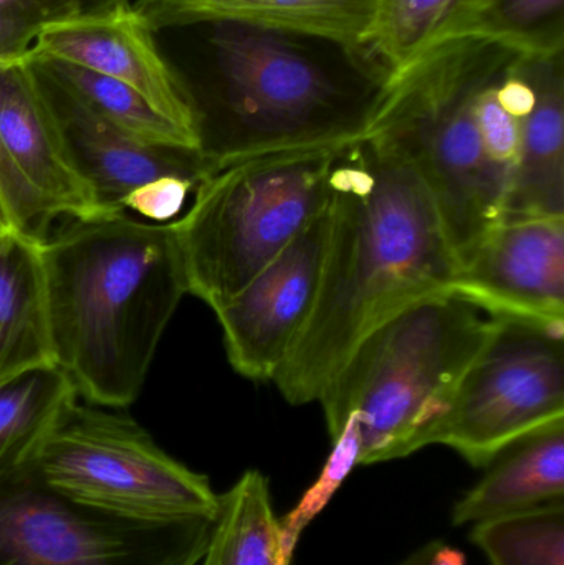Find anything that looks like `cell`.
Here are the masks:
<instances>
[{
  "label": "cell",
  "mask_w": 564,
  "mask_h": 565,
  "mask_svg": "<svg viewBox=\"0 0 564 565\" xmlns=\"http://www.w3.org/2000/svg\"><path fill=\"white\" fill-rule=\"evenodd\" d=\"M500 322L454 291L427 296L387 318L354 348L318 401L331 440L353 422L358 465L427 447Z\"/></svg>",
  "instance_id": "cell-4"
},
{
  "label": "cell",
  "mask_w": 564,
  "mask_h": 565,
  "mask_svg": "<svg viewBox=\"0 0 564 565\" xmlns=\"http://www.w3.org/2000/svg\"><path fill=\"white\" fill-rule=\"evenodd\" d=\"M33 66L45 82L72 93L136 141L199 151L194 136L159 115L138 92L125 83L58 60H49Z\"/></svg>",
  "instance_id": "cell-21"
},
{
  "label": "cell",
  "mask_w": 564,
  "mask_h": 565,
  "mask_svg": "<svg viewBox=\"0 0 564 565\" xmlns=\"http://www.w3.org/2000/svg\"><path fill=\"white\" fill-rule=\"evenodd\" d=\"M221 95L198 113L199 152L215 171L288 149L340 148L366 135L381 83L328 72L310 36L212 23Z\"/></svg>",
  "instance_id": "cell-5"
},
{
  "label": "cell",
  "mask_w": 564,
  "mask_h": 565,
  "mask_svg": "<svg viewBox=\"0 0 564 565\" xmlns=\"http://www.w3.org/2000/svg\"><path fill=\"white\" fill-rule=\"evenodd\" d=\"M0 139L60 217L113 215L73 166L49 89L29 63L0 62Z\"/></svg>",
  "instance_id": "cell-14"
},
{
  "label": "cell",
  "mask_w": 564,
  "mask_h": 565,
  "mask_svg": "<svg viewBox=\"0 0 564 565\" xmlns=\"http://www.w3.org/2000/svg\"><path fill=\"white\" fill-rule=\"evenodd\" d=\"M53 490L142 520L215 516L219 494L132 418L70 402L32 460Z\"/></svg>",
  "instance_id": "cell-7"
},
{
  "label": "cell",
  "mask_w": 564,
  "mask_h": 565,
  "mask_svg": "<svg viewBox=\"0 0 564 565\" xmlns=\"http://www.w3.org/2000/svg\"><path fill=\"white\" fill-rule=\"evenodd\" d=\"M198 189L195 182L182 178H161L129 192L123 201V211L135 212L155 224H168L178 217L185 199Z\"/></svg>",
  "instance_id": "cell-28"
},
{
  "label": "cell",
  "mask_w": 564,
  "mask_h": 565,
  "mask_svg": "<svg viewBox=\"0 0 564 565\" xmlns=\"http://www.w3.org/2000/svg\"><path fill=\"white\" fill-rule=\"evenodd\" d=\"M42 242L53 358L89 405L129 407L189 292L174 224L63 217Z\"/></svg>",
  "instance_id": "cell-2"
},
{
  "label": "cell",
  "mask_w": 564,
  "mask_h": 565,
  "mask_svg": "<svg viewBox=\"0 0 564 565\" xmlns=\"http://www.w3.org/2000/svg\"><path fill=\"white\" fill-rule=\"evenodd\" d=\"M337 149L254 156L202 181L191 209L172 222L189 292L217 311L270 265L327 207Z\"/></svg>",
  "instance_id": "cell-6"
},
{
  "label": "cell",
  "mask_w": 564,
  "mask_h": 565,
  "mask_svg": "<svg viewBox=\"0 0 564 565\" xmlns=\"http://www.w3.org/2000/svg\"><path fill=\"white\" fill-rule=\"evenodd\" d=\"M473 0H376L363 58L384 79L419 55L469 10Z\"/></svg>",
  "instance_id": "cell-22"
},
{
  "label": "cell",
  "mask_w": 564,
  "mask_h": 565,
  "mask_svg": "<svg viewBox=\"0 0 564 565\" xmlns=\"http://www.w3.org/2000/svg\"><path fill=\"white\" fill-rule=\"evenodd\" d=\"M564 422V329L502 319L427 445L490 467L517 441Z\"/></svg>",
  "instance_id": "cell-9"
},
{
  "label": "cell",
  "mask_w": 564,
  "mask_h": 565,
  "mask_svg": "<svg viewBox=\"0 0 564 565\" xmlns=\"http://www.w3.org/2000/svg\"><path fill=\"white\" fill-rule=\"evenodd\" d=\"M43 83L73 166L109 214L125 212L126 195L155 179L182 178L199 185L215 172L201 152L136 141L72 93Z\"/></svg>",
  "instance_id": "cell-13"
},
{
  "label": "cell",
  "mask_w": 564,
  "mask_h": 565,
  "mask_svg": "<svg viewBox=\"0 0 564 565\" xmlns=\"http://www.w3.org/2000/svg\"><path fill=\"white\" fill-rule=\"evenodd\" d=\"M214 518L89 507L50 488L29 461L0 477V565H199Z\"/></svg>",
  "instance_id": "cell-8"
},
{
  "label": "cell",
  "mask_w": 564,
  "mask_h": 565,
  "mask_svg": "<svg viewBox=\"0 0 564 565\" xmlns=\"http://www.w3.org/2000/svg\"><path fill=\"white\" fill-rule=\"evenodd\" d=\"M75 387L56 365L0 382V477L33 460Z\"/></svg>",
  "instance_id": "cell-20"
},
{
  "label": "cell",
  "mask_w": 564,
  "mask_h": 565,
  "mask_svg": "<svg viewBox=\"0 0 564 565\" xmlns=\"http://www.w3.org/2000/svg\"><path fill=\"white\" fill-rule=\"evenodd\" d=\"M49 60L125 83L159 115L194 136L199 146L191 92L159 52L151 26L128 0L46 20L33 32L25 53L13 62L36 65Z\"/></svg>",
  "instance_id": "cell-10"
},
{
  "label": "cell",
  "mask_w": 564,
  "mask_h": 565,
  "mask_svg": "<svg viewBox=\"0 0 564 565\" xmlns=\"http://www.w3.org/2000/svg\"><path fill=\"white\" fill-rule=\"evenodd\" d=\"M0 209L10 227L35 241H46L60 215L26 181L0 139Z\"/></svg>",
  "instance_id": "cell-26"
},
{
  "label": "cell",
  "mask_w": 564,
  "mask_h": 565,
  "mask_svg": "<svg viewBox=\"0 0 564 565\" xmlns=\"http://www.w3.org/2000/svg\"><path fill=\"white\" fill-rule=\"evenodd\" d=\"M450 291L496 318L564 329V217L500 222Z\"/></svg>",
  "instance_id": "cell-12"
},
{
  "label": "cell",
  "mask_w": 564,
  "mask_h": 565,
  "mask_svg": "<svg viewBox=\"0 0 564 565\" xmlns=\"http://www.w3.org/2000/svg\"><path fill=\"white\" fill-rule=\"evenodd\" d=\"M330 235L323 209L290 245L215 312L232 367L274 381L313 309Z\"/></svg>",
  "instance_id": "cell-11"
},
{
  "label": "cell",
  "mask_w": 564,
  "mask_h": 565,
  "mask_svg": "<svg viewBox=\"0 0 564 565\" xmlns=\"http://www.w3.org/2000/svg\"><path fill=\"white\" fill-rule=\"evenodd\" d=\"M486 3H489V0H473V2L470 3L469 10L470 12H477V10L482 9Z\"/></svg>",
  "instance_id": "cell-30"
},
{
  "label": "cell",
  "mask_w": 564,
  "mask_h": 565,
  "mask_svg": "<svg viewBox=\"0 0 564 565\" xmlns=\"http://www.w3.org/2000/svg\"><path fill=\"white\" fill-rule=\"evenodd\" d=\"M563 3L564 0H489L470 20L536 52H556L563 50V33L552 32L550 26H562Z\"/></svg>",
  "instance_id": "cell-24"
},
{
  "label": "cell",
  "mask_w": 564,
  "mask_h": 565,
  "mask_svg": "<svg viewBox=\"0 0 564 565\" xmlns=\"http://www.w3.org/2000/svg\"><path fill=\"white\" fill-rule=\"evenodd\" d=\"M470 540L490 565H564V501L473 524Z\"/></svg>",
  "instance_id": "cell-23"
},
{
  "label": "cell",
  "mask_w": 564,
  "mask_h": 565,
  "mask_svg": "<svg viewBox=\"0 0 564 565\" xmlns=\"http://www.w3.org/2000/svg\"><path fill=\"white\" fill-rule=\"evenodd\" d=\"M199 565H291L281 553L280 527L264 473L245 471L219 497L211 540Z\"/></svg>",
  "instance_id": "cell-19"
},
{
  "label": "cell",
  "mask_w": 564,
  "mask_h": 565,
  "mask_svg": "<svg viewBox=\"0 0 564 565\" xmlns=\"http://www.w3.org/2000/svg\"><path fill=\"white\" fill-rule=\"evenodd\" d=\"M489 473L456 504L453 523H483L564 501V422L503 451Z\"/></svg>",
  "instance_id": "cell-18"
},
{
  "label": "cell",
  "mask_w": 564,
  "mask_h": 565,
  "mask_svg": "<svg viewBox=\"0 0 564 565\" xmlns=\"http://www.w3.org/2000/svg\"><path fill=\"white\" fill-rule=\"evenodd\" d=\"M55 365L42 242L0 231V382Z\"/></svg>",
  "instance_id": "cell-17"
},
{
  "label": "cell",
  "mask_w": 564,
  "mask_h": 565,
  "mask_svg": "<svg viewBox=\"0 0 564 565\" xmlns=\"http://www.w3.org/2000/svg\"><path fill=\"white\" fill-rule=\"evenodd\" d=\"M328 191L330 235L317 299L272 381L291 405L320 401L374 328L450 291L459 271L429 188L390 146L361 138L338 148Z\"/></svg>",
  "instance_id": "cell-1"
},
{
  "label": "cell",
  "mask_w": 564,
  "mask_h": 565,
  "mask_svg": "<svg viewBox=\"0 0 564 565\" xmlns=\"http://www.w3.org/2000/svg\"><path fill=\"white\" fill-rule=\"evenodd\" d=\"M358 454H360V444H358L357 428L353 422L348 420L337 440H333V451L313 487L304 494L300 503L287 516L278 520L281 553L285 559L291 563L295 547L308 524L323 511L351 470L358 467Z\"/></svg>",
  "instance_id": "cell-25"
},
{
  "label": "cell",
  "mask_w": 564,
  "mask_h": 565,
  "mask_svg": "<svg viewBox=\"0 0 564 565\" xmlns=\"http://www.w3.org/2000/svg\"><path fill=\"white\" fill-rule=\"evenodd\" d=\"M520 72L535 103L520 119V151L502 221L564 217L563 50L533 53Z\"/></svg>",
  "instance_id": "cell-16"
},
{
  "label": "cell",
  "mask_w": 564,
  "mask_h": 565,
  "mask_svg": "<svg viewBox=\"0 0 564 565\" xmlns=\"http://www.w3.org/2000/svg\"><path fill=\"white\" fill-rule=\"evenodd\" d=\"M65 13L56 0H0V62L19 60L33 32L46 20Z\"/></svg>",
  "instance_id": "cell-27"
},
{
  "label": "cell",
  "mask_w": 564,
  "mask_h": 565,
  "mask_svg": "<svg viewBox=\"0 0 564 565\" xmlns=\"http://www.w3.org/2000/svg\"><path fill=\"white\" fill-rule=\"evenodd\" d=\"M536 50L459 20L381 83L363 138L403 154L429 188L459 268L502 222L512 172L487 148L477 98Z\"/></svg>",
  "instance_id": "cell-3"
},
{
  "label": "cell",
  "mask_w": 564,
  "mask_h": 565,
  "mask_svg": "<svg viewBox=\"0 0 564 565\" xmlns=\"http://www.w3.org/2000/svg\"><path fill=\"white\" fill-rule=\"evenodd\" d=\"M397 565H466V556L443 541H433Z\"/></svg>",
  "instance_id": "cell-29"
},
{
  "label": "cell",
  "mask_w": 564,
  "mask_h": 565,
  "mask_svg": "<svg viewBox=\"0 0 564 565\" xmlns=\"http://www.w3.org/2000/svg\"><path fill=\"white\" fill-rule=\"evenodd\" d=\"M6 227H10V225L7 222L6 215H3L2 209H0V231H3Z\"/></svg>",
  "instance_id": "cell-31"
},
{
  "label": "cell",
  "mask_w": 564,
  "mask_h": 565,
  "mask_svg": "<svg viewBox=\"0 0 564 565\" xmlns=\"http://www.w3.org/2000/svg\"><path fill=\"white\" fill-rule=\"evenodd\" d=\"M152 32L201 23H248L310 36L363 56L376 0H138Z\"/></svg>",
  "instance_id": "cell-15"
}]
</instances>
